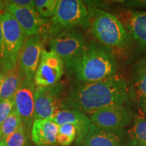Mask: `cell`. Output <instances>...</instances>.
Returning a JSON list of instances; mask_svg holds the SVG:
<instances>
[{
    "label": "cell",
    "mask_w": 146,
    "mask_h": 146,
    "mask_svg": "<svg viewBox=\"0 0 146 146\" xmlns=\"http://www.w3.org/2000/svg\"><path fill=\"white\" fill-rule=\"evenodd\" d=\"M130 89L123 76L116 74L102 81L75 85L64 104L66 109L77 110L91 115L104 108L125 104Z\"/></svg>",
    "instance_id": "cell-1"
},
{
    "label": "cell",
    "mask_w": 146,
    "mask_h": 146,
    "mask_svg": "<svg viewBox=\"0 0 146 146\" xmlns=\"http://www.w3.org/2000/svg\"><path fill=\"white\" fill-rule=\"evenodd\" d=\"M82 83L102 81L116 74L118 64L114 52L97 41L87 44L85 52L68 69Z\"/></svg>",
    "instance_id": "cell-2"
},
{
    "label": "cell",
    "mask_w": 146,
    "mask_h": 146,
    "mask_svg": "<svg viewBox=\"0 0 146 146\" xmlns=\"http://www.w3.org/2000/svg\"><path fill=\"white\" fill-rule=\"evenodd\" d=\"M89 13L91 33L97 41L109 47L115 56L130 50L133 40L116 16L98 8L89 10Z\"/></svg>",
    "instance_id": "cell-3"
},
{
    "label": "cell",
    "mask_w": 146,
    "mask_h": 146,
    "mask_svg": "<svg viewBox=\"0 0 146 146\" xmlns=\"http://www.w3.org/2000/svg\"><path fill=\"white\" fill-rule=\"evenodd\" d=\"M91 16L81 0H59L54 15L50 20V35L56 36L66 29L91 27Z\"/></svg>",
    "instance_id": "cell-4"
},
{
    "label": "cell",
    "mask_w": 146,
    "mask_h": 146,
    "mask_svg": "<svg viewBox=\"0 0 146 146\" xmlns=\"http://www.w3.org/2000/svg\"><path fill=\"white\" fill-rule=\"evenodd\" d=\"M3 36L4 56L1 70L5 73L13 69L17 64L22 47L27 39L23 29L8 12L0 13Z\"/></svg>",
    "instance_id": "cell-5"
},
{
    "label": "cell",
    "mask_w": 146,
    "mask_h": 146,
    "mask_svg": "<svg viewBox=\"0 0 146 146\" xmlns=\"http://www.w3.org/2000/svg\"><path fill=\"white\" fill-rule=\"evenodd\" d=\"M87 44L81 32L74 29H66L54 36L50 42V51L63 60L69 69L86 50Z\"/></svg>",
    "instance_id": "cell-6"
},
{
    "label": "cell",
    "mask_w": 146,
    "mask_h": 146,
    "mask_svg": "<svg viewBox=\"0 0 146 146\" xmlns=\"http://www.w3.org/2000/svg\"><path fill=\"white\" fill-rule=\"evenodd\" d=\"M62 83L49 87L36 86L35 90V119H52L66 109L62 99Z\"/></svg>",
    "instance_id": "cell-7"
},
{
    "label": "cell",
    "mask_w": 146,
    "mask_h": 146,
    "mask_svg": "<svg viewBox=\"0 0 146 146\" xmlns=\"http://www.w3.org/2000/svg\"><path fill=\"white\" fill-rule=\"evenodd\" d=\"M5 11L12 14L23 29L27 38L33 35H50L51 23L39 15L35 10L22 8L5 1Z\"/></svg>",
    "instance_id": "cell-8"
},
{
    "label": "cell",
    "mask_w": 146,
    "mask_h": 146,
    "mask_svg": "<svg viewBox=\"0 0 146 146\" xmlns=\"http://www.w3.org/2000/svg\"><path fill=\"white\" fill-rule=\"evenodd\" d=\"M64 66L57 54L43 47L33 78L36 86L49 87L57 84L63 75Z\"/></svg>",
    "instance_id": "cell-9"
},
{
    "label": "cell",
    "mask_w": 146,
    "mask_h": 146,
    "mask_svg": "<svg viewBox=\"0 0 146 146\" xmlns=\"http://www.w3.org/2000/svg\"><path fill=\"white\" fill-rule=\"evenodd\" d=\"M35 90L34 78L25 77L14 96L15 108L26 131L30 129L35 120Z\"/></svg>",
    "instance_id": "cell-10"
},
{
    "label": "cell",
    "mask_w": 146,
    "mask_h": 146,
    "mask_svg": "<svg viewBox=\"0 0 146 146\" xmlns=\"http://www.w3.org/2000/svg\"><path fill=\"white\" fill-rule=\"evenodd\" d=\"M133 118V112L125 104L116 105L100 110L90 116L91 123L101 127L112 129H124Z\"/></svg>",
    "instance_id": "cell-11"
},
{
    "label": "cell",
    "mask_w": 146,
    "mask_h": 146,
    "mask_svg": "<svg viewBox=\"0 0 146 146\" xmlns=\"http://www.w3.org/2000/svg\"><path fill=\"white\" fill-rule=\"evenodd\" d=\"M125 27L133 41L146 51V12L122 9L116 16Z\"/></svg>",
    "instance_id": "cell-12"
},
{
    "label": "cell",
    "mask_w": 146,
    "mask_h": 146,
    "mask_svg": "<svg viewBox=\"0 0 146 146\" xmlns=\"http://www.w3.org/2000/svg\"><path fill=\"white\" fill-rule=\"evenodd\" d=\"M43 38L39 35L29 36L25 41L18 61L25 77L34 78L43 48Z\"/></svg>",
    "instance_id": "cell-13"
},
{
    "label": "cell",
    "mask_w": 146,
    "mask_h": 146,
    "mask_svg": "<svg viewBox=\"0 0 146 146\" xmlns=\"http://www.w3.org/2000/svg\"><path fill=\"white\" fill-rule=\"evenodd\" d=\"M125 137L124 129H108L92 123L82 146H122Z\"/></svg>",
    "instance_id": "cell-14"
},
{
    "label": "cell",
    "mask_w": 146,
    "mask_h": 146,
    "mask_svg": "<svg viewBox=\"0 0 146 146\" xmlns=\"http://www.w3.org/2000/svg\"><path fill=\"white\" fill-rule=\"evenodd\" d=\"M50 120L54 121L58 126L64 124L74 125L77 131L76 146H79L83 143L92 124L90 118L86 114L77 110L72 109H64Z\"/></svg>",
    "instance_id": "cell-15"
},
{
    "label": "cell",
    "mask_w": 146,
    "mask_h": 146,
    "mask_svg": "<svg viewBox=\"0 0 146 146\" xmlns=\"http://www.w3.org/2000/svg\"><path fill=\"white\" fill-rule=\"evenodd\" d=\"M129 98L146 115V58L138 62L135 67Z\"/></svg>",
    "instance_id": "cell-16"
},
{
    "label": "cell",
    "mask_w": 146,
    "mask_h": 146,
    "mask_svg": "<svg viewBox=\"0 0 146 146\" xmlns=\"http://www.w3.org/2000/svg\"><path fill=\"white\" fill-rule=\"evenodd\" d=\"M59 126L50 119H35L32 140L36 146H56Z\"/></svg>",
    "instance_id": "cell-17"
},
{
    "label": "cell",
    "mask_w": 146,
    "mask_h": 146,
    "mask_svg": "<svg viewBox=\"0 0 146 146\" xmlns=\"http://www.w3.org/2000/svg\"><path fill=\"white\" fill-rule=\"evenodd\" d=\"M24 78L25 75L18 62L13 69L4 73V76L0 83V100L14 97Z\"/></svg>",
    "instance_id": "cell-18"
},
{
    "label": "cell",
    "mask_w": 146,
    "mask_h": 146,
    "mask_svg": "<svg viewBox=\"0 0 146 146\" xmlns=\"http://www.w3.org/2000/svg\"><path fill=\"white\" fill-rule=\"evenodd\" d=\"M128 146H146V119L136 118L127 133Z\"/></svg>",
    "instance_id": "cell-19"
},
{
    "label": "cell",
    "mask_w": 146,
    "mask_h": 146,
    "mask_svg": "<svg viewBox=\"0 0 146 146\" xmlns=\"http://www.w3.org/2000/svg\"><path fill=\"white\" fill-rule=\"evenodd\" d=\"M22 123H23L21 116L14 106L13 110L0 127V133L1 135V139L5 138L14 133Z\"/></svg>",
    "instance_id": "cell-20"
},
{
    "label": "cell",
    "mask_w": 146,
    "mask_h": 146,
    "mask_svg": "<svg viewBox=\"0 0 146 146\" xmlns=\"http://www.w3.org/2000/svg\"><path fill=\"white\" fill-rule=\"evenodd\" d=\"M26 129L22 123L10 135L0 140V146H27Z\"/></svg>",
    "instance_id": "cell-21"
},
{
    "label": "cell",
    "mask_w": 146,
    "mask_h": 146,
    "mask_svg": "<svg viewBox=\"0 0 146 146\" xmlns=\"http://www.w3.org/2000/svg\"><path fill=\"white\" fill-rule=\"evenodd\" d=\"M58 0H36L35 8L36 12L42 17H52L56 12Z\"/></svg>",
    "instance_id": "cell-22"
},
{
    "label": "cell",
    "mask_w": 146,
    "mask_h": 146,
    "mask_svg": "<svg viewBox=\"0 0 146 146\" xmlns=\"http://www.w3.org/2000/svg\"><path fill=\"white\" fill-rule=\"evenodd\" d=\"M14 106V97L0 100V127L13 110Z\"/></svg>",
    "instance_id": "cell-23"
},
{
    "label": "cell",
    "mask_w": 146,
    "mask_h": 146,
    "mask_svg": "<svg viewBox=\"0 0 146 146\" xmlns=\"http://www.w3.org/2000/svg\"><path fill=\"white\" fill-rule=\"evenodd\" d=\"M58 133H61L66 136L70 137L74 139H76V135H77V131H76L75 127L71 124H64V125L59 126Z\"/></svg>",
    "instance_id": "cell-24"
},
{
    "label": "cell",
    "mask_w": 146,
    "mask_h": 146,
    "mask_svg": "<svg viewBox=\"0 0 146 146\" xmlns=\"http://www.w3.org/2000/svg\"><path fill=\"white\" fill-rule=\"evenodd\" d=\"M9 3L16 5L17 6L35 10V1L33 0H12V1H6Z\"/></svg>",
    "instance_id": "cell-25"
},
{
    "label": "cell",
    "mask_w": 146,
    "mask_h": 146,
    "mask_svg": "<svg viewBox=\"0 0 146 146\" xmlns=\"http://www.w3.org/2000/svg\"><path fill=\"white\" fill-rule=\"evenodd\" d=\"M3 56H4V45H3V36L2 31V27H1V21L0 18V68H1Z\"/></svg>",
    "instance_id": "cell-26"
},
{
    "label": "cell",
    "mask_w": 146,
    "mask_h": 146,
    "mask_svg": "<svg viewBox=\"0 0 146 146\" xmlns=\"http://www.w3.org/2000/svg\"><path fill=\"white\" fill-rule=\"evenodd\" d=\"M125 4L129 7L146 8V1H125Z\"/></svg>",
    "instance_id": "cell-27"
},
{
    "label": "cell",
    "mask_w": 146,
    "mask_h": 146,
    "mask_svg": "<svg viewBox=\"0 0 146 146\" xmlns=\"http://www.w3.org/2000/svg\"><path fill=\"white\" fill-rule=\"evenodd\" d=\"M5 5H6V4H5V1H0V10H1V9L3 8H5Z\"/></svg>",
    "instance_id": "cell-28"
},
{
    "label": "cell",
    "mask_w": 146,
    "mask_h": 146,
    "mask_svg": "<svg viewBox=\"0 0 146 146\" xmlns=\"http://www.w3.org/2000/svg\"><path fill=\"white\" fill-rule=\"evenodd\" d=\"M3 76H4V73H3L2 71L0 70V83H1V81H2Z\"/></svg>",
    "instance_id": "cell-29"
},
{
    "label": "cell",
    "mask_w": 146,
    "mask_h": 146,
    "mask_svg": "<svg viewBox=\"0 0 146 146\" xmlns=\"http://www.w3.org/2000/svg\"><path fill=\"white\" fill-rule=\"evenodd\" d=\"M1 133H0V140H1Z\"/></svg>",
    "instance_id": "cell-30"
}]
</instances>
